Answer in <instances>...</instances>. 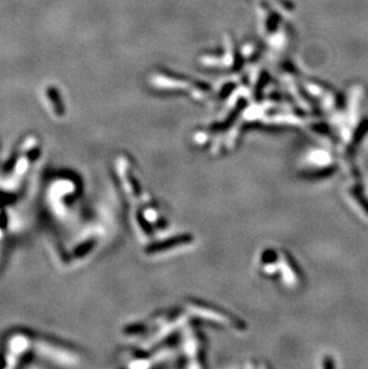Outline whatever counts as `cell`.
Wrapping results in <instances>:
<instances>
[{"mask_svg": "<svg viewBox=\"0 0 368 369\" xmlns=\"http://www.w3.org/2000/svg\"><path fill=\"white\" fill-rule=\"evenodd\" d=\"M368 132V119H363L362 122L360 123L359 128L355 133V136H354V145H357L359 142L362 140V138L367 134Z\"/></svg>", "mask_w": 368, "mask_h": 369, "instance_id": "6da1fadb", "label": "cell"}, {"mask_svg": "<svg viewBox=\"0 0 368 369\" xmlns=\"http://www.w3.org/2000/svg\"><path fill=\"white\" fill-rule=\"evenodd\" d=\"M353 194H354V197H355V199H357V202H359L361 207L363 208V211L368 214V201H367V198L363 197V195L361 194V191L357 190L356 188L354 189Z\"/></svg>", "mask_w": 368, "mask_h": 369, "instance_id": "7a4b0ae2", "label": "cell"}]
</instances>
